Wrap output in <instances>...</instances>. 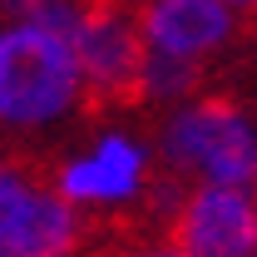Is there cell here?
Here are the masks:
<instances>
[{
  "label": "cell",
  "instance_id": "6da1fadb",
  "mask_svg": "<svg viewBox=\"0 0 257 257\" xmlns=\"http://www.w3.org/2000/svg\"><path fill=\"white\" fill-rule=\"evenodd\" d=\"M84 74L74 40L35 20H10L0 30V119L35 128L60 119L79 99Z\"/></svg>",
  "mask_w": 257,
  "mask_h": 257
},
{
  "label": "cell",
  "instance_id": "7a4b0ae2",
  "mask_svg": "<svg viewBox=\"0 0 257 257\" xmlns=\"http://www.w3.org/2000/svg\"><path fill=\"white\" fill-rule=\"evenodd\" d=\"M163 159L178 173L242 188L257 178V134L232 99H198L163 128Z\"/></svg>",
  "mask_w": 257,
  "mask_h": 257
},
{
  "label": "cell",
  "instance_id": "3957f363",
  "mask_svg": "<svg viewBox=\"0 0 257 257\" xmlns=\"http://www.w3.org/2000/svg\"><path fill=\"white\" fill-rule=\"evenodd\" d=\"M74 55L84 89L104 104H134L144 99V60L149 40L114 0H84V20L74 30Z\"/></svg>",
  "mask_w": 257,
  "mask_h": 257
},
{
  "label": "cell",
  "instance_id": "277c9868",
  "mask_svg": "<svg viewBox=\"0 0 257 257\" xmlns=\"http://www.w3.org/2000/svg\"><path fill=\"white\" fill-rule=\"evenodd\" d=\"M79 223L69 198L30 188L20 173L0 168V257H69Z\"/></svg>",
  "mask_w": 257,
  "mask_h": 257
},
{
  "label": "cell",
  "instance_id": "5b68a950",
  "mask_svg": "<svg viewBox=\"0 0 257 257\" xmlns=\"http://www.w3.org/2000/svg\"><path fill=\"white\" fill-rule=\"evenodd\" d=\"M173 242L188 257H252L257 252V203L232 183H208L173 218Z\"/></svg>",
  "mask_w": 257,
  "mask_h": 257
},
{
  "label": "cell",
  "instance_id": "8992f818",
  "mask_svg": "<svg viewBox=\"0 0 257 257\" xmlns=\"http://www.w3.org/2000/svg\"><path fill=\"white\" fill-rule=\"evenodd\" d=\"M139 25L154 50L198 60L232 35V5L227 0H149Z\"/></svg>",
  "mask_w": 257,
  "mask_h": 257
},
{
  "label": "cell",
  "instance_id": "52a82bcc",
  "mask_svg": "<svg viewBox=\"0 0 257 257\" xmlns=\"http://www.w3.org/2000/svg\"><path fill=\"white\" fill-rule=\"evenodd\" d=\"M139 183H144V154L124 134L99 139L89 159H74L60 173L64 198H74V203H124L139 193Z\"/></svg>",
  "mask_w": 257,
  "mask_h": 257
},
{
  "label": "cell",
  "instance_id": "ba28073f",
  "mask_svg": "<svg viewBox=\"0 0 257 257\" xmlns=\"http://www.w3.org/2000/svg\"><path fill=\"white\" fill-rule=\"evenodd\" d=\"M198 89V64L188 55H168L149 45V60H144V99H183Z\"/></svg>",
  "mask_w": 257,
  "mask_h": 257
},
{
  "label": "cell",
  "instance_id": "9c48e42d",
  "mask_svg": "<svg viewBox=\"0 0 257 257\" xmlns=\"http://www.w3.org/2000/svg\"><path fill=\"white\" fill-rule=\"evenodd\" d=\"M139 257H188V252H183V247L173 242V247H154V252H139Z\"/></svg>",
  "mask_w": 257,
  "mask_h": 257
},
{
  "label": "cell",
  "instance_id": "30bf717a",
  "mask_svg": "<svg viewBox=\"0 0 257 257\" xmlns=\"http://www.w3.org/2000/svg\"><path fill=\"white\" fill-rule=\"evenodd\" d=\"M232 10H247V15H257V0H227Z\"/></svg>",
  "mask_w": 257,
  "mask_h": 257
},
{
  "label": "cell",
  "instance_id": "8fae6325",
  "mask_svg": "<svg viewBox=\"0 0 257 257\" xmlns=\"http://www.w3.org/2000/svg\"><path fill=\"white\" fill-rule=\"evenodd\" d=\"M252 257H257V252H252Z\"/></svg>",
  "mask_w": 257,
  "mask_h": 257
}]
</instances>
